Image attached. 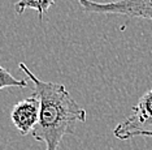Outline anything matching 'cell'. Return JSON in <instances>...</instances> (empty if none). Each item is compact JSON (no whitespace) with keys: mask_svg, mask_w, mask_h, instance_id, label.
Here are the masks:
<instances>
[{"mask_svg":"<svg viewBox=\"0 0 152 150\" xmlns=\"http://www.w3.org/2000/svg\"><path fill=\"white\" fill-rule=\"evenodd\" d=\"M20 69L34 83V94L40 103L39 120L33 129V137L44 142L46 150H58L64 136L73 134L77 123H85L87 114L83 107L73 99L64 85L43 81L20 63Z\"/></svg>","mask_w":152,"mask_h":150,"instance_id":"cell-1","label":"cell"},{"mask_svg":"<svg viewBox=\"0 0 152 150\" xmlns=\"http://www.w3.org/2000/svg\"><path fill=\"white\" fill-rule=\"evenodd\" d=\"M113 136L121 141L134 137H152V89L140 97L129 116L116 125Z\"/></svg>","mask_w":152,"mask_h":150,"instance_id":"cell-2","label":"cell"},{"mask_svg":"<svg viewBox=\"0 0 152 150\" xmlns=\"http://www.w3.org/2000/svg\"><path fill=\"white\" fill-rule=\"evenodd\" d=\"M87 13L99 15H121L152 21V0H115L100 3L94 0H77Z\"/></svg>","mask_w":152,"mask_h":150,"instance_id":"cell-3","label":"cell"},{"mask_svg":"<svg viewBox=\"0 0 152 150\" xmlns=\"http://www.w3.org/2000/svg\"><path fill=\"white\" fill-rule=\"evenodd\" d=\"M39 110L40 103L35 94L29 98L20 100L13 107L11 112V119L15 127L18 129L20 134L26 136L29 132H33L34 127L39 120Z\"/></svg>","mask_w":152,"mask_h":150,"instance_id":"cell-4","label":"cell"},{"mask_svg":"<svg viewBox=\"0 0 152 150\" xmlns=\"http://www.w3.org/2000/svg\"><path fill=\"white\" fill-rule=\"evenodd\" d=\"M55 0H18L15 4V10L17 15H22L26 9H34L38 12L39 20H43V16L47 13V10L53 5Z\"/></svg>","mask_w":152,"mask_h":150,"instance_id":"cell-5","label":"cell"},{"mask_svg":"<svg viewBox=\"0 0 152 150\" xmlns=\"http://www.w3.org/2000/svg\"><path fill=\"white\" fill-rule=\"evenodd\" d=\"M26 80H18L13 77L5 68H3L0 65V90L5 88H26Z\"/></svg>","mask_w":152,"mask_h":150,"instance_id":"cell-6","label":"cell"}]
</instances>
